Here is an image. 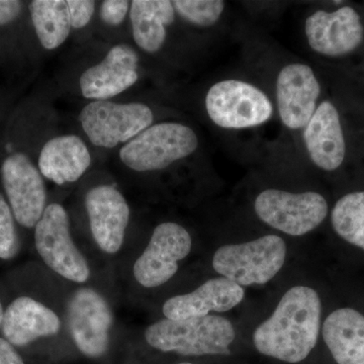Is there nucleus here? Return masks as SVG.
I'll return each mask as SVG.
<instances>
[{
  "instance_id": "obj_1",
  "label": "nucleus",
  "mask_w": 364,
  "mask_h": 364,
  "mask_svg": "<svg viewBox=\"0 0 364 364\" xmlns=\"http://www.w3.org/2000/svg\"><path fill=\"white\" fill-rule=\"evenodd\" d=\"M321 314L322 304L317 291L308 287H291L272 317L254 332L256 349L284 363H301L317 344Z\"/></svg>"
},
{
  "instance_id": "obj_2",
  "label": "nucleus",
  "mask_w": 364,
  "mask_h": 364,
  "mask_svg": "<svg viewBox=\"0 0 364 364\" xmlns=\"http://www.w3.org/2000/svg\"><path fill=\"white\" fill-rule=\"evenodd\" d=\"M235 335L233 325L228 318L208 315L158 321L147 328L145 338L150 346L163 352L184 356L229 355Z\"/></svg>"
},
{
  "instance_id": "obj_3",
  "label": "nucleus",
  "mask_w": 364,
  "mask_h": 364,
  "mask_svg": "<svg viewBox=\"0 0 364 364\" xmlns=\"http://www.w3.org/2000/svg\"><path fill=\"white\" fill-rule=\"evenodd\" d=\"M198 145L196 131L188 124L162 122L124 144L119 157L133 171H160L195 154Z\"/></svg>"
},
{
  "instance_id": "obj_4",
  "label": "nucleus",
  "mask_w": 364,
  "mask_h": 364,
  "mask_svg": "<svg viewBox=\"0 0 364 364\" xmlns=\"http://www.w3.org/2000/svg\"><path fill=\"white\" fill-rule=\"evenodd\" d=\"M205 107L212 123L225 130L257 128L274 114V105L265 91L236 78L223 79L210 86Z\"/></svg>"
},
{
  "instance_id": "obj_5",
  "label": "nucleus",
  "mask_w": 364,
  "mask_h": 364,
  "mask_svg": "<svg viewBox=\"0 0 364 364\" xmlns=\"http://www.w3.org/2000/svg\"><path fill=\"white\" fill-rule=\"evenodd\" d=\"M287 245L277 235H267L242 244H230L215 251V272L240 287L264 284L284 267Z\"/></svg>"
},
{
  "instance_id": "obj_6",
  "label": "nucleus",
  "mask_w": 364,
  "mask_h": 364,
  "mask_svg": "<svg viewBox=\"0 0 364 364\" xmlns=\"http://www.w3.org/2000/svg\"><path fill=\"white\" fill-rule=\"evenodd\" d=\"M79 122L93 145L112 149L119 144L130 142L152 126L154 112L143 102L95 100L81 109Z\"/></svg>"
},
{
  "instance_id": "obj_7",
  "label": "nucleus",
  "mask_w": 364,
  "mask_h": 364,
  "mask_svg": "<svg viewBox=\"0 0 364 364\" xmlns=\"http://www.w3.org/2000/svg\"><path fill=\"white\" fill-rule=\"evenodd\" d=\"M254 210L261 221L273 229L303 236L322 224L328 215V203L316 191L294 193L269 188L257 196Z\"/></svg>"
},
{
  "instance_id": "obj_8",
  "label": "nucleus",
  "mask_w": 364,
  "mask_h": 364,
  "mask_svg": "<svg viewBox=\"0 0 364 364\" xmlns=\"http://www.w3.org/2000/svg\"><path fill=\"white\" fill-rule=\"evenodd\" d=\"M35 244L41 258L53 272L78 284L90 279L87 261L74 244L68 214L59 203L46 208L35 227Z\"/></svg>"
},
{
  "instance_id": "obj_9",
  "label": "nucleus",
  "mask_w": 364,
  "mask_h": 364,
  "mask_svg": "<svg viewBox=\"0 0 364 364\" xmlns=\"http://www.w3.org/2000/svg\"><path fill=\"white\" fill-rule=\"evenodd\" d=\"M69 331L79 350L90 358L107 353L114 317L102 294L90 287L74 291L67 304Z\"/></svg>"
},
{
  "instance_id": "obj_10",
  "label": "nucleus",
  "mask_w": 364,
  "mask_h": 364,
  "mask_svg": "<svg viewBox=\"0 0 364 364\" xmlns=\"http://www.w3.org/2000/svg\"><path fill=\"white\" fill-rule=\"evenodd\" d=\"M191 247L193 240L186 228L173 222L158 225L134 265V277L147 289L162 286L176 275L179 261L188 255Z\"/></svg>"
},
{
  "instance_id": "obj_11",
  "label": "nucleus",
  "mask_w": 364,
  "mask_h": 364,
  "mask_svg": "<svg viewBox=\"0 0 364 364\" xmlns=\"http://www.w3.org/2000/svg\"><path fill=\"white\" fill-rule=\"evenodd\" d=\"M321 85L312 67L304 62L282 66L275 81V105L282 126L301 131L315 114Z\"/></svg>"
},
{
  "instance_id": "obj_12",
  "label": "nucleus",
  "mask_w": 364,
  "mask_h": 364,
  "mask_svg": "<svg viewBox=\"0 0 364 364\" xmlns=\"http://www.w3.org/2000/svg\"><path fill=\"white\" fill-rule=\"evenodd\" d=\"M1 181L14 219L21 226L36 227L47 208L39 168L25 153H11L2 162Z\"/></svg>"
},
{
  "instance_id": "obj_13",
  "label": "nucleus",
  "mask_w": 364,
  "mask_h": 364,
  "mask_svg": "<svg viewBox=\"0 0 364 364\" xmlns=\"http://www.w3.org/2000/svg\"><path fill=\"white\" fill-rule=\"evenodd\" d=\"M304 32L311 50L329 58H339L355 51L364 38L360 16L348 6L333 11L318 9L309 14Z\"/></svg>"
},
{
  "instance_id": "obj_14",
  "label": "nucleus",
  "mask_w": 364,
  "mask_h": 364,
  "mask_svg": "<svg viewBox=\"0 0 364 364\" xmlns=\"http://www.w3.org/2000/svg\"><path fill=\"white\" fill-rule=\"evenodd\" d=\"M139 80V55L128 44L114 46L100 63L81 74L79 87L86 100H109Z\"/></svg>"
},
{
  "instance_id": "obj_15",
  "label": "nucleus",
  "mask_w": 364,
  "mask_h": 364,
  "mask_svg": "<svg viewBox=\"0 0 364 364\" xmlns=\"http://www.w3.org/2000/svg\"><path fill=\"white\" fill-rule=\"evenodd\" d=\"M91 233L98 247L107 254L117 253L124 243L130 221V207L116 188L102 184L85 196Z\"/></svg>"
},
{
  "instance_id": "obj_16",
  "label": "nucleus",
  "mask_w": 364,
  "mask_h": 364,
  "mask_svg": "<svg viewBox=\"0 0 364 364\" xmlns=\"http://www.w3.org/2000/svg\"><path fill=\"white\" fill-rule=\"evenodd\" d=\"M306 154L318 168L334 171L346 155L343 130L338 109L329 100L318 104L315 114L301 130Z\"/></svg>"
},
{
  "instance_id": "obj_17",
  "label": "nucleus",
  "mask_w": 364,
  "mask_h": 364,
  "mask_svg": "<svg viewBox=\"0 0 364 364\" xmlns=\"http://www.w3.org/2000/svg\"><path fill=\"white\" fill-rule=\"evenodd\" d=\"M243 287L226 277L208 279L191 293L167 299L162 312L169 320L203 318L208 313L231 310L243 301Z\"/></svg>"
},
{
  "instance_id": "obj_18",
  "label": "nucleus",
  "mask_w": 364,
  "mask_h": 364,
  "mask_svg": "<svg viewBox=\"0 0 364 364\" xmlns=\"http://www.w3.org/2000/svg\"><path fill=\"white\" fill-rule=\"evenodd\" d=\"M61 329V321L51 309L28 296L14 299L4 314L1 331L13 346H26Z\"/></svg>"
},
{
  "instance_id": "obj_19",
  "label": "nucleus",
  "mask_w": 364,
  "mask_h": 364,
  "mask_svg": "<svg viewBox=\"0 0 364 364\" xmlns=\"http://www.w3.org/2000/svg\"><path fill=\"white\" fill-rule=\"evenodd\" d=\"M91 155L85 141L69 134L54 136L41 149L38 168L43 177L58 186L73 183L90 169Z\"/></svg>"
},
{
  "instance_id": "obj_20",
  "label": "nucleus",
  "mask_w": 364,
  "mask_h": 364,
  "mask_svg": "<svg viewBox=\"0 0 364 364\" xmlns=\"http://www.w3.org/2000/svg\"><path fill=\"white\" fill-rule=\"evenodd\" d=\"M323 337L338 364H364V316L353 309L334 311L326 318Z\"/></svg>"
},
{
  "instance_id": "obj_21",
  "label": "nucleus",
  "mask_w": 364,
  "mask_h": 364,
  "mask_svg": "<svg viewBox=\"0 0 364 364\" xmlns=\"http://www.w3.org/2000/svg\"><path fill=\"white\" fill-rule=\"evenodd\" d=\"M176 13L169 0L131 1L132 33L136 45L147 54H156L167 39V28L176 21Z\"/></svg>"
},
{
  "instance_id": "obj_22",
  "label": "nucleus",
  "mask_w": 364,
  "mask_h": 364,
  "mask_svg": "<svg viewBox=\"0 0 364 364\" xmlns=\"http://www.w3.org/2000/svg\"><path fill=\"white\" fill-rule=\"evenodd\" d=\"M36 35L46 50L61 47L71 32L68 4L64 0H33L28 4Z\"/></svg>"
},
{
  "instance_id": "obj_23",
  "label": "nucleus",
  "mask_w": 364,
  "mask_h": 364,
  "mask_svg": "<svg viewBox=\"0 0 364 364\" xmlns=\"http://www.w3.org/2000/svg\"><path fill=\"white\" fill-rule=\"evenodd\" d=\"M331 221L341 238L364 250V191L342 196L333 208Z\"/></svg>"
},
{
  "instance_id": "obj_24",
  "label": "nucleus",
  "mask_w": 364,
  "mask_h": 364,
  "mask_svg": "<svg viewBox=\"0 0 364 364\" xmlns=\"http://www.w3.org/2000/svg\"><path fill=\"white\" fill-rule=\"evenodd\" d=\"M172 4L182 21L200 28L217 25L227 6L222 0H174Z\"/></svg>"
},
{
  "instance_id": "obj_25",
  "label": "nucleus",
  "mask_w": 364,
  "mask_h": 364,
  "mask_svg": "<svg viewBox=\"0 0 364 364\" xmlns=\"http://www.w3.org/2000/svg\"><path fill=\"white\" fill-rule=\"evenodd\" d=\"M11 207L0 198V258L9 260L20 250V241L14 226Z\"/></svg>"
},
{
  "instance_id": "obj_26",
  "label": "nucleus",
  "mask_w": 364,
  "mask_h": 364,
  "mask_svg": "<svg viewBox=\"0 0 364 364\" xmlns=\"http://www.w3.org/2000/svg\"><path fill=\"white\" fill-rule=\"evenodd\" d=\"M130 7L131 1L127 0H105L100 4V20L109 26H121L126 20Z\"/></svg>"
},
{
  "instance_id": "obj_27",
  "label": "nucleus",
  "mask_w": 364,
  "mask_h": 364,
  "mask_svg": "<svg viewBox=\"0 0 364 364\" xmlns=\"http://www.w3.org/2000/svg\"><path fill=\"white\" fill-rule=\"evenodd\" d=\"M67 4L70 14L71 28L81 30L90 25L97 2L90 0H68Z\"/></svg>"
},
{
  "instance_id": "obj_28",
  "label": "nucleus",
  "mask_w": 364,
  "mask_h": 364,
  "mask_svg": "<svg viewBox=\"0 0 364 364\" xmlns=\"http://www.w3.org/2000/svg\"><path fill=\"white\" fill-rule=\"evenodd\" d=\"M23 11V2L18 0H0V26L18 20Z\"/></svg>"
},
{
  "instance_id": "obj_29",
  "label": "nucleus",
  "mask_w": 364,
  "mask_h": 364,
  "mask_svg": "<svg viewBox=\"0 0 364 364\" xmlns=\"http://www.w3.org/2000/svg\"><path fill=\"white\" fill-rule=\"evenodd\" d=\"M0 364H25L13 345L0 338Z\"/></svg>"
},
{
  "instance_id": "obj_30",
  "label": "nucleus",
  "mask_w": 364,
  "mask_h": 364,
  "mask_svg": "<svg viewBox=\"0 0 364 364\" xmlns=\"http://www.w3.org/2000/svg\"><path fill=\"white\" fill-rule=\"evenodd\" d=\"M4 308H2L1 303H0V329H1L2 320H4Z\"/></svg>"
},
{
  "instance_id": "obj_31",
  "label": "nucleus",
  "mask_w": 364,
  "mask_h": 364,
  "mask_svg": "<svg viewBox=\"0 0 364 364\" xmlns=\"http://www.w3.org/2000/svg\"><path fill=\"white\" fill-rule=\"evenodd\" d=\"M179 364H191V363H179Z\"/></svg>"
}]
</instances>
